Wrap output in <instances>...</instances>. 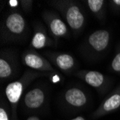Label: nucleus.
Returning a JSON list of instances; mask_svg holds the SVG:
<instances>
[{
  "label": "nucleus",
  "mask_w": 120,
  "mask_h": 120,
  "mask_svg": "<svg viewBox=\"0 0 120 120\" xmlns=\"http://www.w3.org/2000/svg\"><path fill=\"white\" fill-rule=\"evenodd\" d=\"M109 35L106 30H98L94 32L89 37V43L97 51L104 50L108 45Z\"/></svg>",
  "instance_id": "obj_1"
},
{
  "label": "nucleus",
  "mask_w": 120,
  "mask_h": 120,
  "mask_svg": "<svg viewBox=\"0 0 120 120\" xmlns=\"http://www.w3.org/2000/svg\"><path fill=\"white\" fill-rule=\"evenodd\" d=\"M43 101H44V94L40 89H35L29 91L25 98L26 106L32 109L39 107L42 104Z\"/></svg>",
  "instance_id": "obj_2"
},
{
  "label": "nucleus",
  "mask_w": 120,
  "mask_h": 120,
  "mask_svg": "<svg viewBox=\"0 0 120 120\" xmlns=\"http://www.w3.org/2000/svg\"><path fill=\"white\" fill-rule=\"evenodd\" d=\"M67 21L73 29H79L83 23V16L77 7H71L67 12Z\"/></svg>",
  "instance_id": "obj_3"
},
{
  "label": "nucleus",
  "mask_w": 120,
  "mask_h": 120,
  "mask_svg": "<svg viewBox=\"0 0 120 120\" xmlns=\"http://www.w3.org/2000/svg\"><path fill=\"white\" fill-rule=\"evenodd\" d=\"M65 99L71 105L81 106L85 104L86 99L85 94L78 89H71L65 94Z\"/></svg>",
  "instance_id": "obj_4"
},
{
  "label": "nucleus",
  "mask_w": 120,
  "mask_h": 120,
  "mask_svg": "<svg viewBox=\"0 0 120 120\" xmlns=\"http://www.w3.org/2000/svg\"><path fill=\"white\" fill-rule=\"evenodd\" d=\"M7 27L11 32L19 34L25 27L24 19L19 14L11 15L7 19Z\"/></svg>",
  "instance_id": "obj_5"
},
{
  "label": "nucleus",
  "mask_w": 120,
  "mask_h": 120,
  "mask_svg": "<svg viewBox=\"0 0 120 120\" xmlns=\"http://www.w3.org/2000/svg\"><path fill=\"white\" fill-rule=\"evenodd\" d=\"M22 92V85L19 82H13L7 86L6 89V94L10 102L17 103Z\"/></svg>",
  "instance_id": "obj_6"
},
{
  "label": "nucleus",
  "mask_w": 120,
  "mask_h": 120,
  "mask_svg": "<svg viewBox=\"0 0 120 120\" xmlns=\"http://www.w3.org/2000/svg\"><path fill=\"white\" fill-rule=\"evenodd\" d=\"M85 79L86 83L89 85L94 87H99L104 81V76L99 72L90 71L86 75Z\"/></svg>",
  "instance_id": "obj_7"
},
{
  "label": "nucleus",
  "mask_w": 120,
  "mask_h": 120,
  "mask_svg": "<svg viewBox=\"0 0 120 120\" xmlns=\"http://www.w3.org/2000/svg\"><path fill=\"white\" fill-rule=\"evenodd\" d=\"M56 63L60 68L63 70H68L73 65L74 61L71 56L67 55V54H63L57 58Z\"/></svg>",
  "instance_id": "obj_8"
},
{
  "label": "nucleus",
  "mask_w": 120,
  "mask_h": 120,
  "mask_svg": "<svg viewBox=\"0 0 120 120\" xmlns=\"http://www.w3.org/2000/svg\"><path fill=\"white\" fill-rule=\"evenodd\" d=\"M50 28L54 35L57 36L63 35H64L67 31L66 26L59 19H55L52 21L50 24Z\"/></svg>",
  "instance_id": "obj_9"
},
{
  "label": "nucleus",
  "mask_w": 120,
  "mask_h": 120,
  "mask_svg": "<svg viewBox=\"0 0 120 120\" xmlns=\"http://www.w3.org/2000/svg\"><path fill=\"white\" fill-rule=\"evenodd\" d=\"M120 106V95L115 94L111 96L106 101L104 104V109L106 112H109L116 109Z\"/></svg>",
  "instance_id": "obj_10"
},
{
  "label": "nucleus",
  "mask_w": 120,
  "mask_h": 120,
  "mask_svg": "<svg viewBox=\"0 0 120 120\" xmlns=\"http://www.w3.org/2000/svg\"><path fill=\"white\" fill-rule=\"evenodd\" d=\"M25 60L27 65L32 68H40L43 65L42 60L38 56L33 54H28L26 56Z\"/></svg>",
  "instance_id": "obj_11"
},
{
  "label": "nucleus",
  "mask_w": 120,
  "mask_h": 120,
  "mask_svg": "<svg viewBox=\"0 0 120 120\" xmlns=\"http://www.w3.org/2000/svg\"><path fill=\"white\" fill-rule=\"evenodd\" d=\"M45 36L41 32H38L35 34V37L32 39V44L37 49H40L45 46Z\"/></svg>",
  "instance_id": "obj_12"
},
{
  "label": "nucleus",
  "mask_w": 120,
  "mask_h": 120,
  "mask_svg": "<svg viewBox=\"0 0 120 120\" xmlns=\"http://www.w3.org/2000/svg\"><path fill=\"white\" fill-rule=\"evenodd\" d=\"M11 68L9 65L3 59H0V76L2 78L8 77L11 74Z\"/></svg>",
  "instance_id": "obj_13"
},
{
  "label": "nucleus",
  "mask_w": 120,
  "mask_h": 120,
  "mask_svg": "<svg viewBox=\"0 0 120 120\" xmlns=\"http://www.w3.org/2000/svg\"><path fill=\"white\" fill-rule=\"evenodd\" d=\"M88 4L91 11L94 12H97L101 9L104 4V1L103 0H89Z\"/></svg>",
  "instance_id": "obj_14"
},
{
  "label": "nucleus",
  "mask_w": 120,
  "mask_h": 120,
  "mask_svg": "<svg viewBox=\"0 0 120 120\" xmlns=\"http://www.w3.org/2000/svg\"><path fill=\"white\" fill-rule=\"evenodd\" d=\"M112 68L116 71H120V53L114 59L112 62Z\"/></svg>",
  "instance_id": "obj_15"
},
{
  "label": "nucleus",
  "mask_w": 120,
  "mask_h": 120,
  "mask_svg": "<svg viewBox=\"0 0 120 120\" xmlns=\"http://www.w3.org/2000/svg\"><path fill=\"white\" fill-rule=\"evenodd\" d=\"M0 120H8L7 114L3 109H0Z\"/></svg>",
  "instance_id": "obj_16"
},
{
  "label": "nucleus",
  "mask_w": 120,
  "mask_h": 120,
  "mask_svg": "<svg viewBox=\"0 0 120 120\" xmlns=\"http://www.w3.org/2000/svg\"><path fill=\"white\" fill-rule=\"evenodd\" d=\"M9 2V4L12 7H15L17 5V1H16V0H11Z\"/></svg>",
  "instance_id": "obj_17"
},
{
  "label": "nucleus",
  "mask_w": 120,
  "mask_h": 120,
  "mask_svg": "<svg viewBox=\"0 0 120 120\" xmlns=\"http://www.w3.org/2000/svg\"><path fill=\"white\" fill-rule=\"evenodd\" d=\"M72 120H85V119L82 116H78V117H76V118H75V119H73Z\"/></svg>",
  "instance_id": "obj_18"
},
{
  "label": "nucleus",
  "mask_w": 120,
  "mask_h": 120,
  "mask_svg": "<svg viewBox=\"0 0 120 120\" xmlns=\"http://www.w3.org/2000/svg\"><path fill=\"white\" fill-rule=\"evenodd\" d=\"M114 2H115L118 5H120V0H114Z\"/></svg>",
  "instance_id": "obj_19"
}]
</instances>
